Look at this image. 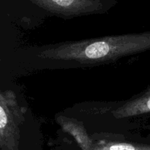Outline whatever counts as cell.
Instances as JSON below:
<instances>
[{
	"mask_svg": "<svg viewBox=\"0 0 150 150\" xmlns=\"http://www.w3.org/2000/svg\"><path fill=\"white\" fill-rule=\"evenodd\" d=\"M57 121L66 133L71 135L82 150H95L93 142L86 133L83 124L78 120L59 115Z\"/></svg>",
	"mask_w": 150,
	"mask_h": 150,
	"instance_id": "obj_5",
	"label": "cell"
},
{
	"mask_svg": "<svg viewBox=\"0 0 150 150\" xmlns=\"http://www.w3.org/2000/svg\"><path fill=\"white\" fill-rule=\"evenodd\" d=\"M26 111L13 91L7 89L0 92L1 150H19L21 127L24 123Z\"/></svg>",
	"mask_w": 150,
	"mask_h": 150,
	"instance_id": "obj_2",
	"label": "cell"
},
{
	"mask_svg": "<svg viewBox=\"0 0 150 150\" xmlns=\"http://www.w3.org/2000/svg\"><path fill=\"white\" fill-rule=\"evenodd\" d=\"M150 50V32L110 35L48 45L40 51L41 58L97 64L114 61Z\"/></svg>",
	"mask_w": 150,
	"mask_h": 150,
	"instance_id": "obj_1",
	"label": "cell"
},
{
	"mask_svg": "<svg viewBox=\"0 0 150 150\" xmlns=\"http://www.w3.org/2000/svg\"><path fill=\"white\" fill-rule=\"evenodd\" d=\"M95 150H103V149H100V148H99V147H96V149H95Z\"/></svg>",
	"mask_w": 150,
	"mask_h": 150,
	"instance_id": "obj_7",
	"label": "cell"
},
{
	"mask_svg": "<svg viewBox=\"0 0 150 150\" xmlns=\"http://www.w3.org/2000/svg\"><path fill=\"white\" fill-rule=\"evenodd\" d=\"M150 113V87L135 98H131L112 111L114 118L137 117Z\"/></svg>",
	"mask_w": 150,
	"mask_h": 150,
	"instance_id": "obj_4",
	"label": "cell"
},
{
	"mask_svg": "<svg viewBox=\"0 0 150 150\" xmlns=\"http://www.w3.org/2000/svg\"><path fill=\"white\" fill-rule=\"evenodd\" d=\"M48 13L62 18L104 14L119 0H27Z\"/></svg>",
	"mask_w": 150,
	"mask_h": 150,
	"instance_id": "obj_3",
	"label": "cell"
},
{
	"mask_svg": "<svg viewBox=\"0 0 150 150\" xmlns=\"http://www.w3.org/2000/svg\"><path fill=\"white\" fill-rule=\"evenodd\" d=\"M98 147L103 150H150V144L111 142L102 144Z\"/></svg>",
	"mask_w": 150,
	"mask_h": 150,
	"instance_id": "obj_6",
	"label": "cell"
}]
</instances>
